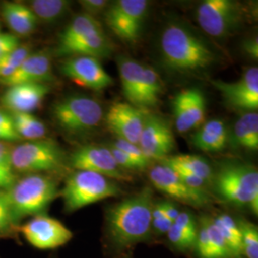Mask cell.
Returning <instances> with one entry per match:
<instances>
[{
	"label": "cell",
	"instance_id": "cell-37",
	"mask_svg": "<svg viewBox=\"0 0 258 258\" xmlns=\"http://www.w3.org/2000/svg\"><path fill=\"white\" fill-rule=\"evenodd\" d=\"M17 227L14 225L6 190H0V237L8 236Z\"/></svg>",
	"mask_w": 258,
	"mask_h": 258
},
{
	"label": "cell",
	"instance_id": "cell-9",
	"mask_svg": "<svg viewBox=\"0 0 258 258\" xmlns=\"http://www.w3.org/2000/svg\"><path fill=\"white\" fill-rule=\"evenodd\" d=\"M196 18L208 35L219 38L230 35L239 25L242 9L233 0H206L199 5Z\"/></svg>",
	"mask_w": 258,
	"mask_h": 258
},
{
	"label": "cell",
	"instance_id": "cell-36",
	"mask_svg": "<svg viewBox=\"0 0 258 258\" xmlns=\"http://www.w3.org/2000/svg\"><path fill=\"white\" fill-rule=\"evenodd\" d=\"M167 237L170 243L175 246L177 249H188L194 248L196 243L197 234H192L189 232L179 229L174 224L171 226L170 230L167 231Z\"/></svg>",
	"mask_w": 258,
	"mask_h": 258
},
{
	"label": "cell",
	"instance_id": "cell-11",
	"mask_svg": "<svg viewBox=\"0 0 258 258\" xmlns=\"http://www.w3.org/2000/svg\"><path fill=\"white\" fill-rule=\"evenodd\" d=\"M19 231L33 247L53 249L61 247L73 237V233L58 220L46 214L34 216L19 227Z\"/></svg>",
	"mask_w": 258,
	"mask_h": 258
},
{
	"label": "cell",
	"instance_id": "cell-13",
	"mask_svg": "<svg viewBox=\"0 0 258 258\" xmlns=\"http://www.w3.org/2000/svg\"><path fill=\"white\" fill-rule=\"evenodd\" d=\"M138 146L150 161L166 158L175 147L174 135L168 122L157 115L146 114Z\"/></svg>",
	"mask_w": 258,
	"mask_h": 258
},
{
	"label": "cell",
	"instance_id": "cell-15",
	"mask_svg": "<svg viewBox=\"0 0 258 258\" xmlns=\"http://www.w3.org/2000/svg\"><path fill=\"white\" fill-rule=\"evenodd\" d=\"M212 84L221 92L225 102L231 107L247 112L257 110V67L246 70L236 82L226 83L215 80L212 81Z\"/></svg>",
	"mask_w": 258,
	"mask_h": 258
},
{
	"label": "cell",
	"instance_id": "cell-35",
	"mask_svg": "<svg viewBox=\"0 0 258 258\" xmlns=\"http://www.w3.org/2000/svg\"><path fill=\"white\" fill-rule=\"evenodd\" d=\"M112 147L117 148V149H120V151H122L127 156L130 157L134 162H136L138 164L141 169L148 167L149 164L151 163V161L143 153L142 149L140 148L138 145L131 144L122 139L117 138L112 144Z\"/></svg>",
	"mask_w": 258,
	"mask_h": 258
},
{
	"label": "cell",
	"instance_id": "cell-16",
	"mask_svg": "<svg viewBox=\"0 0 258 258\" xmlns=\"http://www.w3.org/2000/svg\"><path fill=\"white\" fill-rule=\"evenodd\" d=\"M146 114L144 111L127 102H115L105 115L108 128L118 138L138 145L144 126Z\"/></svg>",
	"mask_w": 258,
	"mask_h": 258
},
{
	"label": "cell",
	"instance_id": "cell-27",
	"mask_svg": "<svg viewBox=\"0 0 258 258\" xmlns=\"http://www.w3.org/2000/svg\"><path fill=\"white\" fill-rule=\"evenodd\" d=\"M162 164L167 166H175L194 173L202 178L206 182L212 180L213 177L211 165L202 157L192 154H180L176 156L166 157L161 160Z\"/></svg>",
	"mask_w": 258,
	"mask_h": 258
},
{
	"label": "cell",
	"instance_id": "cell-38",
	"mask_svg": "<svg viewBox=\"0 0 258 258\" xmlns=\"http://www.w3.org/2000/svg\"><path fill=\"white\" fill-rule=\"evenodd\" d=\"M21 141L19 137L11 113L0 109V142H18Z\"/></svg>",
	"mask_w": 258,
	"mask_h": 258
},
{
	"label": "cell",
	"instance_id": "cell-21",
	"mask_svg": "<svg viewBox=\"0 0 258 258\" xmlns=\"http://www.w3.org/2000/svg\"><path fill=\"white\" fill-rule=\"evenodd\" d=\"M191 142L194 147L206 152H218L227 147L229 143V130L222 120H211L198 129Z\"/></svg>",
	"mask_w": 258,
	"mask_h": 258
},
{
	"label": "cell",
	"instance_id": "cell-47",
	"mask_svg": "<svg viewBox=\"0 0 258 258\" xmlns=\"http://www.w3.org/2000/svg\"><path fill=\"white\" fill-rule=\"evenodd\" d=\"M12 148L7 143L0 142V165L2 166H11L10 157Z\"/></svg>",
	"mask_w": 258,
	"mask_h": 258
},
{
	"label": "cell",
	"instance_id": "cell-5",
	"mask_svg": "<svg viewBox=\"0 0 258 258\" xmlns=\"http://www.w3.org/2000/svg\"><path fill=\"white\" fill-rule=\"evenodd\" d=\"M120 194L119 185L113 180L86 170H76L67 178L63 188L59 191L67 212L79 211Z\"/></svg>",
	"mask_w": 258,
	"mask_h": 258
},
{
	"label": "cell",
	"instance_id": "cell-1",
	"mask_svg": "<svg viewBox=\"0 0 258 258\" xmlns=\"http://www.w3.org/2000/svg\"><path fill=\"white\" fill-rule=\"evenodd\" d=\"M153 190L144 187L113 205L106 212V230L117 249H125L147 239L151 229Z\"/></svg>",
	"mask_w": 258,
	"mask_h": 258
},
{
	"label": "cell",
	"instance_id": "cell-10",
	"mask_svg": "<svg viewBox=\"0 0 258 258\" xmlns=\"http://www.w3.org/2000/svg\"><path fill=\"white\" fill-rule=\"evenodd\" d=\"M70 165L76 170L91 171L111 180H131V176L116 163L110 148L102 146L88 145L77 148L70 156Z\"/></svg>",
	"mask_w": 258,
	"mask_h": 258
},
{
	"label": "cell",
	"instance_id": "cell-17",
	"mask_svg": "<svg viewBox=\"0 0 258 258\" xmlns=\"http://www.w3.org/2000/svg\"><path fill=\"white\" fill-rule=\"evenodd\" d=\"M50 87L47 83H24L8 86L1 95L2 106L11 113H31L41 105Z\"/></svg>",
	"mask_w": 258,
	"mask_h": 258
},
{
	"label": "cell",
	"instance_id": "cell-2",
	"mask_svg": "<svg viewBox=\"0 0 258 258\" xmlns=\"http://www.w3.org/2000/svg\"><path fill=\"white\" fill-rule=\"evenodd\" d=\"M160 48L166 67L180 73L203 71L216 60L212 48L181 23H169L166 26L161 36Z\"/></svg>",
	"mask_w": 258,
	"mask_h": 258
},
{
	"label": "cell",
	"instance_id": "cell-44",
	"mask_svg": "<svg viewBox=\"0 0 258 258\" xmlns=\"http://www.w3.org/2000/svg\"><path fill=\"white\" fill-rule=\"evenodd\" d=\"M16 181L17 177L11 166L0 165V188L7 190Z\"/></svg>",
	"mask_w": 258,
	"mask_h": 258
},
{
	"label": "cell",
	"instance_id": "cell-20",
	"mask_svg": "<svg viewBox=\"0 0 258 258\" xmlns=\"http://www.w3.org/2000/svg\"><path fill=\"white\" fill-rule=\"evenodd\" d=\"M118 67L122 95L131 105L138 108L145 66L133 58L119 56Z\"/></svg>",
	"mask_w": 258,
	"mask_h": 258
},
{
	"label": "cell",
	"instance_id": "cell-46",
	"mask_svg": "<svg viewBox=\"0 0 258 258\" xmlns=\"http://www.w3.org/2000/svg\"><path fill=\"white\" fill-rule=\"evenodd\" d=\"M173 225V222L169 220L167 217H163L159 219H152L151 227L159 233L165 234L170 230L171 226Z\"/></svg>",
	"mask_w": 258,
	"mask_h": 258
},
{
	"label": "cell",
	"instance_id": "cell-26",
	"mask_svg": "<svg viewBox=\"0 0 258 258\" xmlns=\"http://www.w3.org/2000/svg\"><path fill=\"white\" fill-rule=\"evenodd\" d=\"M162 92L163 84L160 76L153 68L145 66L144 81L139 98V109L144 111L155 107Z\"/></svg>",
	"mask_w": 258,
	"mask_h": 258
},
{
	"label": "cell",
	"instance_id": "cell-31",
	"mask_svg": "<svg viewBox=\"0 0 258 258\" xmlns=\"http://www.w3.org/2000/svg\"><path fill=\"white\" fill-rule=\"evenodd\" d=\"M31 54L29 45H19L8 55L0 58V80L13 74Z\"/></svg>",
	"mask_w": 258,
	"mask_h": 258
},
{
	"label": "cell",
	"instance_id": "cell-3",
	"mask_svg": "<svg viewBox=\"0 0 258 258\" xmlns=\"http://www.w3.org/2000/svg\"><path fill=\"white\" fill-rule=\"evenodd\" d=\"M6 191L16 227L23 218L43 214L59 195L56 182L45 174H27L17 180Z\"/></svg>",
	"mask_w": 258,
	"mask_h": 258
},
{
	"label": "cell",
	"instance_id": "cell-33",
	"mask_svg": "<svg viewBox=\"0 0 258 258\" xmlns=\"http://www.w3.org/2000/svg\"><path fill=\"white\" fill-rule=\"evenodd\" d=\"M172 111L176 129L180 133H185L190 131L192 129V126L189 120V115L183 90L176 94L172 101Z\"/></svg>",
	"mask_w": 258,
	"mask_h": 258
},
{
	"label": "cell",
	"instance_id": "cell-25",
	"mask_svg": "<svg viewBox=\"0 0 258 258\" xmlns=\"http://www.w3.org/2000/svg\"><path fill=\"white\" fill-rule=\"evenodd\" d=\"M28 6L38 22L51 24L64 17L69 11L71 2L67 0H33L29 2Z\"/></svg>",
	"mask_w": 258,
	"mask_h": 258
},
{
	"label": "cell",
	"instance_id": "cell-23",
	"mask_svg": "<svg viewBox=\"0 0 258 258\" xmlns=\"http://www.w3.org/2000/svg\"><path fill=\"white\" fill-rule=\"evenodd\" d=\"M99 30H102V24L96 18L85 13L76 16L59 35L56 53L60 55V53L64 51L67 47Z\"/></svg>",
	"mask_w": 258,
	"mask_h": 258
},
{
	"label": "cell",
	"instance_id": "cell-43",
	"mask_svg": "<svg viewBox=\"0 0 258 258\" xmlns=\"http://www.w3.org/2000/svg\"><path fill=\"white\" fill-rule=\"evenodd\" d=\"M110 150L112 155L114 157L116 163L122 168V169H141L136 162H134L130 157L127 156L125 153L120 151V149L111 147Z\"/></svg>",
	"mask_w": 258,
	"mask_h": 258
},
{
	"label": "cell",
	"instance_id": "cell-40",
	"mask_svg": "<svg viewBox=\"0 0 258 258\" xmlns=\"http://www.w3.org/2000/svg\"><path fill=\"white\" fill-rule=\"evenodd\" d=\"M80 4L85 14L92 16L94 18L95 16L106 11L110 5L107 0H81Z\"/></svg>",
	"mask_w": 258,
	"mask_h": 258
},
{
	"label": "cell",
	"instance_id": "cell-14",
	"mask_svg": "<svg viewBox=\"0 0 258 258\" xmlns=\"http://www.w3.org/2000/svg\"><path fill=\"white\" fill-rule=\"evenodd\" d=\"M60 71L77 84L95 91L105 89L114 83L110 75L104 70L100 59L91 56H69L62 62Z\"/></svg>",
	"mask_w": 258,
	"mask_h": 258
},
{
	"label": "cell",
	"instance_id": "cell-19",
	"mask_svg": "<svg viewBox=\"0 0 258 258\" xmlns=\"http://www.w3.org/2000/svg\"><path fill=\"white\" fill-rule=\"evenodd\" d=\"M1 15L15 36L26 37L37 29L36 16L27 4L20 2H4L1 6Z\"/></svg>",
	"mask_w": 258,
	"mask_h": 258
},
{
	"label": "cell",
	"instance_id": "cell-39",
	"mask_svg": "<svg viewBox=\"0 0 258 258\" xmlns=\"http://www.w3.org/2000/svg\"><path fill=\"white\" fill-rule=\"evenodd\" d=\"M195 247L197 249L198 254L200 257L213 258L210 236H209L208 230H207V227H206V224L203 219L201 222V229L197 232Z\"/></svg>",
	"mask_w": 258,
	"mask_h": 258
},
{
	"label": "cell",
	"instance_id": "cell-4",
	"mask_svg": "<svg viewBox=\"0 0 258 258\" xmlns=\"http://www.w3.org/2000/svg\"><path fill=\"white\" fill-rule=\"evenodd\" d=\"M214 188L228 203L242 207L249 205L258 212V171L253 166L229 163L220 167L214 178Z\"/></svg>",
	"mask_w": 258,
	"mask_h": 258
},
{
	"label": "cell",
	"instance_id": "cell-8",
	"mask_svg": "<svg viewBox=\"0 0 258 258\" xmlns=\"http://www.w3.org/2000/svg\"><path fill=\"white\" fill-rule=\"evenodd\" d=\"M147 0H118L105 11V22L123 41L135 42L142 33L148 8Z\"/></svg>",
	"mask_w": 258,
	"mask_h": 258
},
{
	"label": "cell",
	"instance_id": "cell-32",
	"mask_svg": "<svg viewBox=\"0 0 258 258\" xmlns=\"http://www.w3.org/2000/svg\"><path fill=\"white\" fill-rule=\"evenodd\" d=\"M241 231L243 253L248 258H258V231L256 226L249 222L237 223Z\"/></svg>",
	"mask_w": 258,
	"mask_h": 258
},
{
	"label": "cell",
	"instance_id": "cell-42",
	"mask_svg": "<svg viewBox=\"0 0 258 258\" xmlns=\"http://www.w3.org/2000/svg\"><path fill=\"white\" fill-rule=\"evenodd\" d=\"M19 45V37L14 34L0 33V58L8 55Z\"/></svg>",
	"mask_w": 258,
	"mask_h": 258
},
{
	"label": "cell",
	"instance_id": "cell-7",
	"mask_svg": "<svg viewBox=\"0 0 258 258\" xmlns=\"http://www.w3.org/2000/svg\"><path fill=\"white\" fill-rule=\"evenodd\" d=\"M52 113L57 125L72 135L92 131L103 118L100 102L83 95L69 96L55 102Z\"/></svg>",
	"mask_w": 258,
	"mask_h": 258
},
{
	"label": "cell",
	"instance_id": "cell-22",
	"mask_svg": "<svg viewBox=\"0 0 258 258\" xmlns=\"http://www.w3.org/2000/svg\"><path fill=\"white\" fill-rule=\"evenodd\" d=\"M113 52L114 46L110 39L105 35L103 30H99L67 47L59 55H86L100 59L101 57L110 56Z\"/></svg>",
	"mask_w": 258,
	"mask_h": 258
},
{
	"label": "cell",
	"instance_id": "cell-34",
	"mask_svg": "<svg viewBox=\"0 0 258 258\" xmlns=\"http://www.w3.org/2000/svg\"><path fill=\"white\" fill-rule=\"evenodd\" d=\"M203 220L210 236L213 258H231L230 249L228 248L225 240L222 237L221 233L213 224L212 219L205 217Z\"/></svg>",
	"mask_w": 258,
	"mask_h": 258
},
{
	"label": "cell",
	"instance_id": "cell-48",
	"mask_svg": "<svg viewBox=\"0 0 258 258\" xmlns=\"http://www.w3.org/2000/svg\"><path fill=\"white\" fill-rule=\"evenodd\" d=\"M180 212H179V210L173 204L170 203V202H165V214L169 220H171L172 222L175 221L176 218L178 217Z\"/></svg>",
	"mask_w": 258,
	"mask_h": 258
},
{
	"label": "cell",
	"instance_id": "cell-24",
	"mask_svg": "<svg viewBox=\"0 0 258 258\" xmlns=\"http://www.w3.org/2000/svg\"><path fill=\"white\" fill-rule=\"evenodd\" d=\"M234 142L248 150L258 149V114L256 111L244 113L234 124Z\"/></svg>",
	"mask_w": 258,
	"mask_h": 258
},
{
	"label": "cell",
	"instance_id": "cell-29",
	"mask_svg": "<svg viewBox=\"0 0 258 258\" xmlns=\"http://www.w3.org/2000/svg\"><path fill=\"white\" fill-rule=\"evenodd\" d=\"M15 127L21 140L34 141L44 139L46 125L31 113H11Z\"/></svg>",
	"mask_w": 258,
	"mask_h": 258
},
{
	"label": "cell",
	"instance_id": "cell-28",
	"mask_svg": "<svg viewBox=\"0 0 258 258\" xmlns=\"http://www.w3.org/2000/svg\"><path fill=\"white\" fill-rule=\"evenodd\" d=\"M212 222L225 240L230 249L231 258L241 257L243 254L242 238L237 223L227 214H221L215 217L212 219Z\"/></svg>",
	"mask_w": 258,
	"mask_h": 258
},
{
	"label": "cell",
	"instance_id": "cell-41",
	"mask_svg": "<svg viewBox=\"0 0 258 258\" xmlns=\"http://www.w3.org/2000/svg\"><path fill=\"white\" fill-rule=\"evenodd\" d=\"M173 224L179 229L186 231V232H189L192 234H197V232H198L197 224L194 219V215L190 212H180L178 217L176 218L175 221L173 222Z\"/></svg>",
	"mask_w": 258,
	"mask_h": 258
},
{
	"label": "cell",
	"instance_id": "cell-30",
	"mask_svg": "<svg viewBox=\"0 0 258 258\" xmlns=\"http://www.w3.org/2000/svg\"><path fill=\"white\" fill-rule=\"evenodd\" d=\"M186 106L189 115V120L192 129L199 127L205 120L206 116V99L203 92L196 88L190 87L183 90Z\"/></svg>",
	"mask_w": 258,
	"mask_h": 258
},
{
	"label": "cell",
	"instance_id": "cell-45",
	"mask_svg": "<svg viewBox=\"0 0 258 258\" xmlns=\"http://www.w3.org/2000/svg\"><path fill=\"white\" fill-rule=\"evenodd\" d=\"M243 51L251 57L252 59L257 60L258 57V39L257 37H251L244 41Z\"/></svg>",
	"mask_w": 258,
	"mask_h": 258
},
{
	"label": "cell",
	"instance_id": "cell-6",
	"mask_svg": "<svg viewBox=\"0 0 258 258\" xmlns=\"http://www.w3.org/2000/svg\"><path fill=\"white\" fill-rule=\"evenodd\" d=\"M10 165L15 172L19 173L55 172L64 167V154L52 140L25 141L12 148Z\"/></svg>",
	"mask_w": 258,
	"mask_h": 258
},
{
	"label": "cell",
	"instance_id": "cell-18",
	"mask_svg": "<svg viewBox=\"0 0 258 258\" xmlns=\"http://www.w3.org/2000/svg\"><path fill=\"white\" fill-rule=\"evenodd\" d=\"M53 79L51 56L42 51L32 53L13 74L0 80V84L8 87L24 83H46Z\"/></svg>",
	"mask_w": 258,
	"mask_h": 258
},
{
	"label": "cell",
	"instance_id": "cell-12",
	"mask_svg": "<svg viewBox=\"0 0 258 258\" xmlns=\"http://www.w3.org/2000/svg\"><path fill=\"white\" fill-rule=\"evenodd\" d=\"M149 178L157 189L180 202L194 207H202L210 202L205 190L187 185L171 167L162 163L150 169Z\"/></svg>",
	"mask_w": 258,
	"mask_h": 258
}]
</instances>
